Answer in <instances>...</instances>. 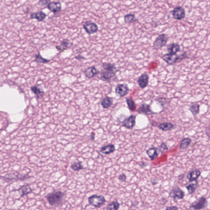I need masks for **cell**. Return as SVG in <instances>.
<instances>
[{"label": "cell", "mask_w": 210, "mask_h": 210, "mask_svg": "<svg viewBox=\"0 0 210 210\" xmlns=\"http://www.w3.org/2000/svg\"><path fill=\"white\" fill-rule=\"evenodd\" d=\"M201 175V172L200 170L196 169L189 172L186 176V177L189 182H191L198 180Z\"/></svg>", "instance_id": "obj_16"}, {"label": "cell", "mask_w": 210, "mask_h": 210, "mask_svg": "<svg viewBox=\"0 0 210 210\" xmlns=\"http://www.w3.org/2000/svg\"><path fill=\"white\" fill-rule=\"evenodd\" d=\"M198 186V180L194 181V182H190L189 183H187L185 185V187L187 189L188 194L189 195L193 193Z\"/></svg>", "instance_id": "obj_22"}, {"label": "cell", "mask_w": 210, "mask_h": 210, "mask_svg": "<svg viewBox=\"0 0 210 210\" xmlns=\"http://www.w3.org/2000/svg\"><path fill=\"white\" fill-rule=\"evenodd\" d=\"M71 169L75 171H79L84 169V167L82 165V162H78L74 163L71 166Z\"/></svg>", "instance_id": "obj_34"}, {"label": "cell", "mask_w": 210, "mask_h": 210, "mask_svg": "<svg viewBox=\"0 0 210 210\" xmlns=\"http://www.w3.org/2000/svg\"><path fill=\"white\" fill-rule=\"evenodd\" d=\"M120 204L117 200L113 201L109 203L106 207V210H118L120 207Z\"/></svg>", "instance_id": "obj_30"}, {"label": "cell", "mask_w": 210, "mask_h": 210, "mask_svg": "<svg viewBox=\"0 0 210 210\" xmlns=\"http://www.w3.org/2000/svg\"><path fill=\"white\" fill-rule=\"evenodd\" d=\"M139 166L141 167H145L146 165L145 163H144V162H143V163H141L139 164Z\"/></svg>", "instance_id": "obj_43"}, {"label": "cell", "mask_w": 210, "mask_h": 210, "mask_svg": "<svg viewBox=\"0 0 210 210\" xmlns=\"http://www.w3.org/2000/svg\"><path fill=\"white\" fill-rule=\"evenodd\" d=\"M65 196V193L62 192L57 191L48 194L46 196V198L50 206H56L62 203L63 199Z\"/></svg>", "instance_id": "obj_1"}, {"label": "cell", "mask_w": 210, "mask_h": 210, "mask_svg": "<svg viewBox=\"0 0 210 210\" xmlns=\"http://www.w3.org/2000/svg\"><path fill=\"white\" fill-rule=\"evenodd\" d=\"M31 90L36 97V98L37 99H40V98H42L43 97L44 95V92L43 91H41V89H39V88L37 86H33L31 87Z\"/></svg>", "instance_id": "obj_26"}, {"label": "cell", "mask_w": 210, "mask_h": 210, "mask_svg": "<svg viewBox=\"0 0 210 210\" xmlns=\"http://www.w3.org/2000/svg\"><path fill=\"white\" fill-rule=\"evenodd\" d=\"M17 190L20 194L21 198L25 196H27V195L31 193L33 191L32 189L31 188L29 184L23 185V186H21Z\"/></svg>", "instance_id": "obj_18"}, {"label": "cell", "mask_w": 210, "mask_h": 210, "mask_svg": "<svg viewBox=\"0 0 210 210\" xmlns=\"http://www.w3.org/2000/svg\"><path fill=\"white\" fill-rule=\"evenodd\" d=\"M84 73L87 78H91L96 76L100 73V71L94 66L89 67L85 70Z\"/></svg>", "instance_id": "obj_14"}, {"label": "cell", "mask_w": 210, "mask_h": 210, "mask_svg": "<svg viewBox=\"0 0 210 210\" xmlns=\"http://www.w3.org/2000/svg\"><path fill=\"white\" fill-rule=\"evenodd\" d=\"M83 28L86 32L89 35L94 34L99 31L98 25L94 22L91 21H86L83 24Z\"/></svg>", "instance_id": "obj_8"}, {"label": "cell", "mask_w": 210, "mask_h": 210, "mask_svg": "<svg viewBox=\"0 0 210 210\" xmlns=\"http://www.w3.org/2000/svg\"><path fill=\"white\" fill-rule=\"evenodd\" d=\"M90 139L94 141L95 139V133L94 132H92L90 134Z\"/></svg>", "instance_id": "obj_41"}, {"label": "cell", "mask_w": 210, "mask_h": 210, "mask_svg": "<svg viewBox=\"0 0 210 210\" xmlns=\"http://www.w3.org/2000/svg\"><path fill=\"white\" fill-rule=\"evenodd\" d=\"M160 151L158 148H151L147 151V153L151 161H153L158 157Z\"/></svg>", "instance_id": "obj_19"}, {"label": "cell", "mask_w": 210, "mask_h": 210, "mask_svg": "<svg viewBox=\"0 0 210 210\" xmlns=\"http://www.w3.org/2000/svg\"><path fill=\"white\" fill-rule=\"evenodd\" d=\"M48 1L46 0H41V1H39V4L41 6H45L47 5H48Z\"/></svg>", "instance_id": "obj_37"}, {"label": "cell", "mask_w": 210, "mask_h": 210, "mask_svg": "<svg viewBox=\"0 0 210 210\" xmlns=\"http://www.w3.org/2000/svg\"><path fill=\"white\" fill-rule=\"evenodd\" d=\"M48 9L54 13L60 12L62 9V5L59 1L50 2L47 5Z\"/></svg>", "instance_id": "obj_17"}, {"label": "cell", "mask_w": 210, "mask_h": 210, "mask_svg": "<svg viewBox=\"0 0 210 210\" xmlns=\"http://www.w3.org/2000/svg\"><path fill=\"white\" fill-rule=\"evenodd\" d=\"M124 21L127 24H131L138 22V20L135 17L134 14L129 13L125 15L124 16Z\"/></svg>", "instance_id": "obj_25"}, {"label": "cell", "mask_w": 210, "mask_h": 210, "mask_svg": "<svg viewBox=\"0 0 210 210\" xmlns=\"http://www.w3.org/2000/svg\"><path fill=\"white\" fill-rule=\"evenodd\" d=\"M126 102L128 107L131 111L134 112L136 110V105L134 100L131 98H126Z\"/></svg>", "instance_id": "obj_31"}, {"label": "cell", "mask_w": 210, "mask_h": 210, "mask_svg": "<svg viewBox=\"0 0 210 210\" xmlns=\"http://www.w3.org/2000/svg\"><path fill=\"white\" fill-rule=\"evenodd\" d=\"M149 82V76L147 72L142 73L138 77L137 84L142 89H145L148 86Z\"/></svg>", "instance_id": "obj_12"}, {"label": "cell", "mask_w": 210, "mask_h": 210, "mask_svg": "<svg viewBox=\"0 0 210 210\" xmlns=\"http://www.w3.org/2000/svg\"><path fill=\"white\" fill-rule=\"evenodd\" d=\"M143 210V209H141V210Z\"/></svg>", "instance_id": "obj_44"}, {"label": "cell", "mask_w": 210, "mask_h": 210, "mask_svg": "<svg viewBox=\"0 0 210 210\" xmlns=\"http://www.w3.org/2000/svg\"><path fill=\"white\" fill-rule=\"evenodd\" d=\"M118 71L103 70L100 72V80L103 81L110 82L116 77Z\"/></svg>", "instance_id": "obj_5"}, {"label": "cell", "mask_w": 210, "mask_h": 210, "mask_svg": "<svg viewBox=\"0 0 210 210\" xmlns=\"http://www.w3.org/2000/svg\"><path fill=\"white\" fill-rule=\"evenodd\" d=\"M171 13L174 18L176 20H182L185 17V10L182 6H177L174 7L171 11Z\"/></svg>", "instance_id": "obj_9"}, {"label": "cell", "mask_w": 210, "mask_h": 210, "mask_svg": "<svg viewBox=\"0 0 210 210\" xmlns=\"http://www.w3.org/2000/svg\"><path fill=\"white\" fill-rule=\"evenodd\" d=\"M136 111L139 114L145 115H150L156 113L152 111L150 105L145 103L142 104L137 108Z\"/></svg>", "instance_id": "obj_13"}, {"label": "cell", "mask_w": 210, "mask_h": 210, "mask_svg": "<svg viewBox=\"0 0 210 210\" xmlns=\"http://www.w3.org/2000/svg\"><path fill=\"white\" fill-rule=\"evenodd\" d=\"M158 148L159 151L160 152L162 153H163L166 152V151L168 150V148H167V145L165 142H162L161 144L159 146H158Z\"/></svg>", "instance_id": "obj_35"}, {"label": "cell", "mask_w": 210, "mask_h": 210, "mask_svg": "<svg viewBox=\"0 0 210 210\" xmlns=\"http://www.w3.org/2000/svg\"><path fill=\"white\" fill-rule=\"evenodd\" d=\"M151 183H152V185H156L158 183V180H156V179H153V180H151Z\"/></svg>", "instance_id": "obj_40"}, {"label": "cell", "mask_w": 210, "mask_h": 210, "mask_svg": "<svg viewBox=\"0 0 210 210\" xmlns=\"http://www.w3.org/2000/svg\"><path fill=\"white\" fill-rule=\"evenodd\" d=\"M116 150V148L114 145L109 144L103 146L101 149V152L103 154H109L112 153Z\"/></svg>", "instance_id": "obj_23"}, {"label": "cell", "mask_w": 210, "mask_h": 210, "mask_svg": "<svg viewBox=\"0 0 210 210\" xmlns=\"http://www.w3.org/2000/svg\"><path fill=\"white\" fill-rule=\"evenodd\" d=\"M103 70L110 71H118L119 70L116 67V65L110 62H103L102 65Z\"/></svg>", "instance_id": "obj_27"}, {"label": "cell", "mask_w": 210, "mask_h": 210, "mask_svg": "<svg viewBox=\"0 0 210 210\" xmlns=\"http://www.w3.org/2000/svg\"><path fill=\"white\" fill-rule=\"evenodd\" d=\"M191 139L188 137L185 138L182 140L180 142V149L182 150H184L187 149L190 144Z\"/></svg>", "instance_id": "obj_29"}, {"label": "cell", "mask_w": 210, "mask_h": 210, "mask_svg": "<svg viewBox=\"0 0 210 210\" xmlns=\"http://www.w3.org/2000/svg\"><path fill=\"white\" fill-rule=\"evenodd\" d=\"M73 46V43L68 39H64L60 43V46H56L55 48L60 52H64L66 50L71 48Z\"/></svg>", "instance_id": "obj_15"}, {"label": "cell", "mask_w": 210, "mask_h": 210, "mask_svg": "<svg viewBox=\"0 0 210 210\" xmlns=\"http://www.w3.org/2000/svg\"><path fill=\"white\" fill-rule=\"evenodd\" d=\"M159 128L164 132H167L173 129L174 128V125L168 122L161 123L159 126Z\"/></svg>", "instance_id": "obj_28"}, {"label": "cell", "mask_w": 210, "mask_h": 210, "mask_svg": "<svg viewBox=\"0 0 210 210\" xmlns=\"http://www.w3.org/2000/svg\"><path fill=\"white\" fill-rule=\"evenodd\" d=\"M118 179L121 182H126V176L124 174L122 173L119 175L118 177Z\"/></svg>", "instance_id": "obj_36"}, {"label": "cell", "mask_w": 210, "mask_h": 210, "mask_svg": "<svg viewBox=\"0 0 210 210\" xmlns=\"http://www.w3.org/2000/svg\"><path fill=\"white\" fill-rule=\"evenodd\" d=\"M169 39V37L165 33H162L159 35L154 40L153 44V47L156 50H158L163 47L167 44Z\"/></svg>", "instance_id": "obj_3"}, {"label": "cell", "mask_w": 210, "mask_h": 210, "mask_svg": "<svg viewBox=\"0 0 210 210\" xmlns=\"http://www.w3.org/2000/svg\"><path fill=\"white\" fill-rule=\"evenodd\" d=\"M75 58L77 60H82L86 59V58L84 57V56H82V55H80V54H79V55H77L76 56Z\"/></svg>", "instance_id": "obj_39"}, {"label": "cell", "mask_w": 210, "mask_h": 210, "mask_svg": "<svg viewBox=\"0 0 210 210\" xmlns=\"http://www.w3.org/2000/svg\"><path fill=\"white\" fill-rule=\"evenodd\" d=\"M178 179L179 180H182L183 179V178L184 177V175L183 174H181L179 175L178 177Z\"/></svg>", "instance_id": "obj_42"}, {"label": "cell", "mask_w": 210, "mask_h": 210, "mask_svg": "<svg viewBox=\"0 0 210 210\" xmlns=\"http://www.w3.org/2000/svg\"><path fill=\"white\" fill-rule=\"evenodd\" d=\"M129 91L128 85L126 84H119L115 89V92L120 97H123L128 94Z\"/></svg>", "instance_id": "obj_10"}, {"label": "cell", "mask_w": 210, "mask_h": 210, "mask_svg": "<svg viewBox=\"0 0 210 210\" xmlns=\"http://www.w3.org/2000/svg\"><path fill=\"white\" fill-rule=\"evenodd\" d=\"M50 61V60H49L44 58L40 53H38V54H36L35 56V58L34 61L38 63L46 64L48 63Z\"/></svg>", "instance_id": "obj_32"}, {"label": "cell", "mask_w": 210, "mask_h": 210, "mask_svg": "<svg viewBox=\"0 0 210 210\" xmlns=\"http://www.w3.org/2000/svg\"><path fill=\"white\" fill-rule=\"evenodd\" d=\"M165 210H179V208L176 206H167Z\"/></svg>", "instance_id": "obj_38"}, {"label": "cell", "mask_w": 210, "mask_h": 210, "mask_svg": "<svg viewBox=\"0 0 210 210\" xmlns=\"http://www.w3.org/2000/svg\"><path fill=\"white\" fill-rule=\"evenodd\" d=\"M88 201L92 206L99 208L105 204L106 199L103 195H93L88 198Z\"/></svg>", "instance_id": "obj_2"}, {"label": "cell", "mask_w": 210, "mask_h": 210, "mask_svg": "<svg viewBox=\"0 0 210 210\" xmlns=\"http://www.w3.org/2000/svg\"><path fill=\"white\" fill-rule=\"evenodd\" d=\"M47 15L42 11L38 12L31 14L30 19L31 20L36 19L38 22H42L46 19Z\"/></svg>", "instance_id": "obj_20"}, {"label": "cell", "mask_w": 210, "mask_h": 210, "mask_svg": "<svg viewBox=\"0 0 210 210\" xmlns=\"http://www.w3.org/2000/svg\"><path fill=\"white\" fill-rule=\"evenodd\" d=\"M167 49L169 54H176L180 52V46L177 43H172L167 46Z\"/></svg>", "instance_id": "obj_21"}, {"label": "cell", "mask_w": 210, "mask_h": 210, "mask_svg": "<svg viewBox=\"0 0 210 210\" xmlns=\"http://www.w3.org/2000/svg\"><path fill=\"white\" fill-rule=\"evenodd\" d=\"M113 100L112 98L106 96L102 100L101 105L104 109H107L110 108L113 104Z\"/></svg>", "instance_id": "obj_24"}, {"label": "cell", "mask_w": 210, "mask_h": 210, "mask_svg": "<svg viewBox=\"0 0 210 210\" xmlns=\"http://www.w3.org/2000/svg\"><path fill=\"white\" fill-rule=\"evenodd\" d=\"M185 195L184 192L178 186L173 187L169 193V197L172 198L174 201H175L183 199Z\"/></svg>", "instance_id": "obj_6"}, {"label": "cell", "mask_w": 210, "mask_h": 210, "mask_svg": "<svg viewBox=\"0 0 210 210\" xmlns=\"http://www.w3.org/2000/svg\"><path fill=\"white\" fill-rule=\"evenodd\" d=\"M208 201L204 197H200L198 200L191 203L190 208L195 210H200L205 209L207 206Z\"/></svg>", "instance_id": "obj_4"}, {"label": "cell", "mask_w": 210, "mask_h": 210, "mask_svg": "<svg viewBox=\"0 0 210 210\" xmlns=\"http://www.w3.org/2000/svg\"><path fill=\"white\" fill-rule=\"evenodd\" d=\"M162 58L168 65H173L176 63H179L182 61L180 55H178L177 54H172L169 53L165 54L162 56Z\"/></svg>", "instance_id": "obj_7"}, {"label": "cell", "mask_w": 210, "mask_h": 210, "mask_svg": "<svg viewBox=\"0 0 210 210\" xmlns=\"http://www.w3.org/2000/svg\"><path fill=\"white\" fill-rule=\"evenodd\" d=\"M136 116L134 115H131L125 119L122 122V126L129 129H132L136 123Z\"/></svg>", "instance_id": "obj_11"}, {"label": "cell", "mask_w": 210, "mask_h": 210, "mask_svg": "<svg viewBox=\"0 0 210 210\" xmlns=\"http://www.w3.org/2000/svg\"><path fill=\"white\" fill-rule=\"evenodd\" d=\"M199 109H200V106L198 103L193 104L191 105L189 108V110L194 116H196L199 113Z\"/></svg>", "instance_id": "obj_33"}]
</instances>
